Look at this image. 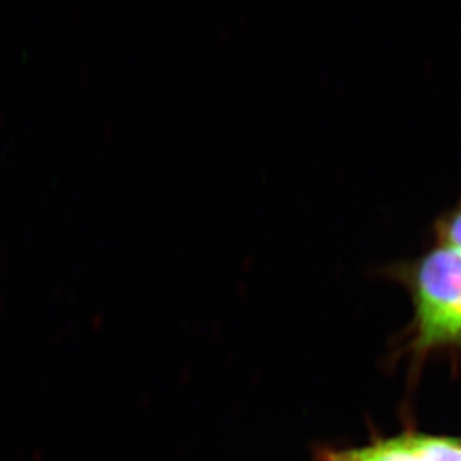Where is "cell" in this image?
<instances>
[{
    "label": "cell",
    "mask_w": 461,
    "mask_h": 461,
    "mask_svg": "<svg viewBox=\"0 0 461 461\" xmlns=\"http://www.w3.org/2000/svg\"><path fill=\"white\" fill-rule=\"evenodd\" d=\"M387 274L410 292L411 351L417 357L461 353V249L435 244L415 260L390 266Z\"/></svg>",
    "instance_id": "cell-1"
},
{
    "label": "cell",
    "mask_w": 461,
    "mask_h": 461,
    "mask_svg": "<svg viewBox=\"0 0 461 461\" xmlns=\"http://www.w3.org/2000/svg\"><path fill=\"white\" fill-rule=\"evenodd\" d=\"M320 461H461V438L405 431L356 448L324 449Z\"/></svg>",
    "instance_id": "cell-2"
},
{
    "label": "cell",
    "mask_w": 461,
    "mask_h": 461,
    "mask_svg": "<svg viewBox=\"0 0 461 461\" xmlns=\"http://www.w3.org/2000/svg\"><path fill=\"white\" fill-rule=\"evenodd\" d=\"M433 233L435 244L461 249V199L436 220Z\"/></svg>",
    "instance_id": "cell-3"
}]
</instances>
